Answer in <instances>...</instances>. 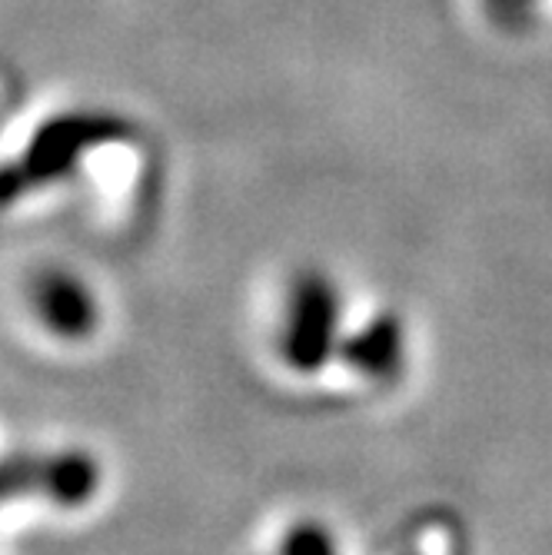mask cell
Returning a JSON list of instances; mask_svg holds the SVG:
<instances>
[{
  "instance_id": "cell-1",
  "label": "cell",
  "mask_w": 552,
  "mask_h": 555,
  "mask_svg": "<svg viewBox=\"0 0 552 555\" xmlns=\"http://www.w3.org/2000/svg\"><path fill=\"white\" fill-rule=\"evenodd\" d=\"M21 310L27 330L47 346H80L97 330V310L90 289L64 273V270H40L24 283Z\"/></svg>"
}]
</instances>
